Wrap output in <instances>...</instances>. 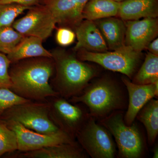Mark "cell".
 I'll list each match as a JSON object with an SVG mask.
<instances>
[{"label": "cell", "instance_id": "ffe728a7", "mask_svg": "<svg viewBox=\"0 0 158 158\" xmlns=\"http://www.w3.org/2000/svg\"><path fill=\"white\" fill-rule=\"evenodd\" d=\"M119 2L114 0H89L83 11V19L94 21L116 17Z\"/></svg>", "mask_w": 158, "mask_h": 158}, {"label": "cell", "instance_id": "603a6c76", "mask_svg": "<svg viewBox=\"0 0 158 158\" xmlns=\"http://www.w3.org/2000/svg\"><path fill=\"white\" fill-rule=\"evenodd\" d=\"M31 7L16 4H0V29L12 26L19 15Z\"/></svg>", "mask_w": 158, "mask_h": 158}, {"label": "cell", "instance_id": "4316f807", "mask_svg": "<svg viewBox=\"0 0 158 158\" xmlns=\"http://www.w3.org/2000/svg\"><path fill=\"white\" fill-rule=\"evenodd\" d=\"M76 35L70 29L60 27L57 30L56 40L57 43L62 46H68L74 42Z\"/></svg>", "mask_w": 158, "mask_h": 158}, {"label": "cell", "instance_id": "cb8c5ba5", "mask_svg": "<svg viewBox=\"0 0 158 158\" xmlns=\"http://www.w3.org/2000/svg\"><path fill=\"white\" fill-rule=\"evenodd\" d=\"M18 150L15 132L6 125L0 123V157L6 153Z\"/></svg>", "mask_w": 158, "mask_h": 158}, {"label": "cell", "instance_id": "3957f363", "mask_svg": "<svg viewBox=\"0 0 158 158\" xmlns=\"http://www.w3.org/2000/svg\"><path fill=\"white\" fill-rule=\"evenodd\" d=\"M56 70V91L65 98L77 96L97 77L98 71L93 65L79 60L63 50L52 53Z\"/></svg>", "mask_w": 158, "mask_h": 158}, {"label": "cell", "instance_id": "83f0119b", "mask_svg": "<svg viewBox=\"0 0 158 158\" xmlns=\"http://www.w3.org/2000/svg\"><path fill=\"white\" fill-rule=\"evenodd\" d=\"M39 1V0H0V4H16L32 7Z\"/></svg>", "mask_w": 158, "mask_h": 158}, {"label": "cell", "instance_id": "8fae6325", "mask_svg": "<svg viewBox=\"0 0 158 158\" xmlns=\"http://www.w3.org/2000/svg\"><path fill=\"white\" fill-rule=\"evenodd\" d=\"M126 21L125 44L131 47L135 50L142 52L157 37L158 21L157 18Z\"/></svg>", "mask_w": 158, "mask_h": 158}, {"label": "cell", "instance_id": "4dcf8cb0", "mask_svg": "<svg viewBox=\"0 0 158 158\" xmlns=\"http://www.w3.org/2000/svg\"><path fill=\"white\" fill-rule=\"evenodd\" d=\"M116 2H121L123 1H124V0H114Z\"/></svg>", "mask_w": 158, "mask_h": 158}, {"label": "cell", "instance_id": "f546056e", "mask_svg": "<svg viewBox=\"0 0 158 158\" xmlns=\"http://www.w3.org/2000/svg\"><path fill=\"white\" fill-rule=\"evenodd\" d=\"M155 146L153 148V155L152 157L153 158H158V146L157 143H155Z\"/></svg>", "mask_w": 158, "mask_h": 158}, {"label": "cell", "instance_id": "52a82bcc", "mask_svg": "<svg viewBox=\"0 0 158 158\" xmlns=\"http://www.w3.org/2000/svg\"><path fill=\"white\" fill-rule=\"evenodd\" d=\"M9 110V120L17 122L32 131L51 134L62 130L50 118L47 105L31 103L30 102Z\"/></svg>", "mask_w": 158, "mask_h": 158}, {"label": "cell", "instance_id": "30bf717a", "mask_svg": "<svg viewBox=\"0 0 158 158\" xmlns=\"http://www.w3.org/2000/svg\"><path fill=\"white\" fill-rule=\"evenodd\" d=\"M51 110L54 123L73 139L90 117L88 110L72 104L63 98L54 101Z\"/></svg>", "mask_w": 158, "mask_h": 158}, {"label": "cell", "instance_id": "9a60e30c", "mask_svg": "<svg viewBox=\"0 0 158 158\" xmlns=\"http://www.w3.org/2000/svg\"><path fill=\"white\" fill-rule=\"evenodd\" d=\"M158 0H124L119 2L117 16L123 21L157 18Z\"/></svg>", "mask_w": 158, "mask_h": 158}, {"label": "cell", "instance_id": "ba28073f", "mask_svg": "<svg viewBox=\"0 0 158 158\" xmlns=\"http://www.w3.org/2000/svg\"><path fill=\"white\" fill-rule=\"evenodd\" d=\"M8 124L16 134L18 150L21 151L27 152L56 144L76 143L74 139L62 130L53 134H44L27 128L13 120H9Z\"/></svg>", "mask_w": 158, "mask_h": 158}, {"label": "cell", "instance_id": "8992f818", "mask_svg": "<svg viewBox=\"0 0 158 158\" xmlns=\"http://www.w3.org/2000/svg\"><path fill=\"white\" fill-rule=\"evenodd\" d=\"M79 145L92 158H114L117 156L113 137L105 127L90 116L77 133Z\"/></svg>", "mask_w": 158, "mask_h": 158}, {"label": "cell", "instance_id": "6da1fadb", "mask_svg": "<svg viewBox=\"0 0 158 158\" xmlns=\"http://www.w3.org/2000/svg\"><path fill=\"white\" fill-rule=\"evenodd\" d=\"M93 79L81 93L71 98L70 102L85 105L90 116L97 121L116 111L125 112L128 97L123 82L119 83L108 77Z\"/></svg>", "mask_w": 158, "mask_h": 158}, {"label": "cell", "instance_id": "7402d4cb", "mask_svg": "<svg viewBox=\"0 0 158 158\" xmlns=\"http://www.w3.org/2000/svg\"><path fill=\"white\" fill-rule=\"evenodd\" d=\"M25 37L12 26L0 29V52L9 55Z\"/></svg>", "mask_w": 158, "mask_h": 158}, {"label": "cell", "instance_id": "7a4b0ae2", "mask_svg": "<svg viewBox=\"0 0 158 158\" xmlns=\"http://www.w3.org/2000/svg\"><path fill=\"white\" fill-rule=\"evenodd\" d=\"M38 57L19 62L9 73L12 91L28 99L43 100L59 93L49 83L55 64L51 59Z\"/></svg>", "mask_w": 158, "mask_h": 158}, {"label": "cell", "instance_id": "1f68e13d", "mask_svg": "<svg viewBox=\"0 0 158 158\" xmlns=\"http://www.w3.org/2000/svg\"><path fill=\"white\" fill-rule=\"evenodd\" d=\"M3 87H3L2 85H1V84H0V88H3ZM4 88H5V87H4Z\"/></svg>", "mask_w": 158, "mask_h": 158}, {"label": "cell", "instance_id": "9c48e42d", "mask_svg": "<svg viewBox=\"0 0 158 158\" xmlns=\"http://www.w3.org/2000/svg\"><path fill=\"white\" fill-rule=\"evenodd\" d=\"M23 17L15 21L12 27L25 36L44 40L48 38L56 26V20L45 6L31 7Z\"/></svg>", "mask_w": 158, "mask_h": 158}, {"label": "cell", "instance_id": "e0dca14e", "mask_svg": "<svg viewBox=\"0 0 158 158\" xmlns=\"http://www.w3.org/2000/svg\"><path fill=\"white\" fill-rule=\"evenodd\" d=\"M88 155L77 143L52 145L24 154L28 158H85Z\"/></svg>", "mask_w": 158, "mask_h": 158}, {"label": "cell", "instance_id": "7c38bea8", "mask_svg": "<svg viewBox=\"0 0 158 158\" xmlns=\"http://www.w3.org/2000/svg\"><path fill=\"white\" fill-rule=\"evenodd\" d=\"M122 81L126 88L128 97L127 109L125 112V123L131 125L135 120L138 112L146 103L158 95V83L140 85L133 83L127 77H123Z\"/></svg>", "mask_w": 158, "mask_h": 158}, {"label": "cell", "instance_id": "44dd1931", "mask_svg": "<svg viewBox=\"0 0 158 158\" xmlns=\"http://www.w3.org/2000/svg\"><path fill=\"white\" fill-rule=\"evenodd\" d=\"M134 84L145 85L158 83V56L148 53L143 64L132 78Z\"/></svg>", "mask_w": 158, "mask_h": 158}, {"label": "cell", "instance_id": "d6986e66", "mask_svg": "<svg viewBox=\"0 0 158 158\" xmlns=\"http://www.w3.org/2000/svg\"><path fill=\"white\" fill-rule=\"evenodd\" d=\"M136 118L145 127L148 143L154 144L158 134V101L152 98L137 113Z\"/></svg>", "mask_w": 158, "mask_h": 158}, {"label": "cell", "instance_id": "484cf974", "mask_svg": "<svg viewBox=\"0 0 158 158\" xmlns=\"http://www.w3.org/2000/svg\"><path fill=\"white\" fill-rule=\"evenodd\" d=\"M11 63L8 56L0 52V84L5 88H10L11 85L8 70Z\"/></svg>", "mask_w": 158, "mask_h": 158}, {"label": "cell", "instance_id": "277c9868", "mask_svg": "<svg viewBox=\"0 0 158 158\" xmlns=\"http://www.w3.org/2000/svg\"><path fill=\"white\" fill-rule=\"evenodd\" d=\"M124 113L125 111H116L97 121L114 138L118 148L117 157H143L146 151L144 138L135 122L130 126L125 123Z\"/></svg>", "mask_w": 158, "mask_h": 158}, {"label": "cell", "instance_id": "ac0fdd59", "mask_svg": "<svg viewBox=\"0 0 158 158\" xmlns=\"http://www.w3.org/2000/svg\"><path fill=\"white\" fill-rule=\"evenodd\" d=\"M42 41V40L38 37L26 36L7 56L11 62L29 58L38 57L52 58V53L44 47Z\"/></svg>", "mask_w": 158, "mask_h": 158}, {"label": "cell", "instance_id": "5bb4252c", "mask_svg": "<svg viewBox=\"0 0 158 158\" xmlns=\"http://www.w3.org/2000/svg\"><path fill=\"white\" fill-rule=\"evenodd\" d=\"M77 42L74 51L84 49L93 52H103L108 50L104 38L93 21L82 20L76 27Z\"/></svg>", "mask_w": 158, "mask_h": 158}, {"label": "cell", "instance_id": "d4e9b609", "mask_svg": "<svg viewBox=\"0 0 158 158\" xmlns=\"http://www.w3.org/2000/svg\"><path fill=\"white\" fill-rule=\"evenodd\" d=\"M31 102L19 96L7 88H0V115L4 111L14 106Z\"/></svg>", "mask_w": 158, "mask_h": 158}, {"label": "cell", "instance_id": "2e32d148", "mask_svg": "<svg viewBox=\"0 0 158 158\" xmlns=\"http://www.w3.org/2000/svg\"><path fill=\"white\" fill-rule=\"evenodd\" d=\"M108 48L116 50L125 44V23L119 18L110 17L94 21Z\"/></svg>", "mask_w": 158, "mask_h": 158}, {"label": "cell", "instance_id": "4fadbf2b", "mask_svg": "<svg viewBox=\"0 0 158 158\" xmlns=\"http://www.w3.org/2000/svg\"><path fill=\"white\" fill-rule=\"evenodd\" d=\"M56 23L77 26L83 20V11L89 0H43Z\"/></svg>", "mask_w": 158, "mask_h": 158}, {"label": "cell", "instance_id": "f1b7e54d", "mask_svg": "<svg viewBox=\"0 0 158 158\" xmlns=\"http://www.w3.org/2000/svg\"><path fill=\"white\" fill-rule=\"evenodd\" d=\"M149 51V52L154 55L158 56V39L156 38L150 43L146 48Z\"/></svg>", "mask_w": 158, "mask_h": 158}, {"label": "cell", "instance_id": "5b68a950", "mask_svg": "<svg viewBox=\"0 0 158 158\" xmlns=\"http://www.w3.org/2000/svg\"><path fill=\"white\" fill-rule=\"evenodd\" d=\"M79 51V57L81 61L96 63L105 69L123 74L130 80L137 72L142 57L141 52L126 45L116 50L103 52Z\"/></svg>", "mask_w": 158, "mask_h": 158}]
</instances>
